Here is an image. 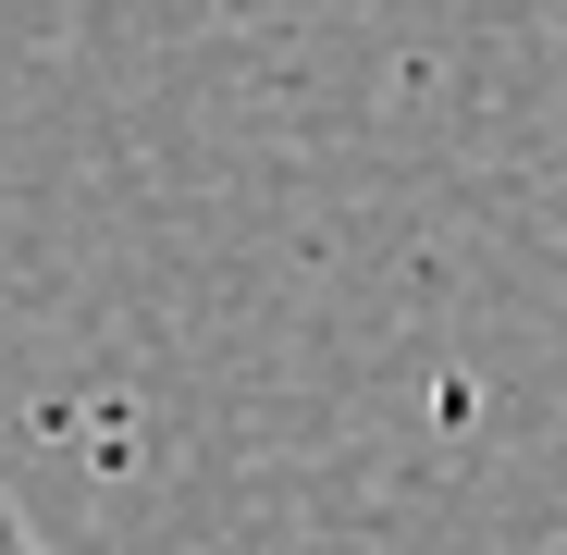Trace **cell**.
I'll list each match as a JSON object with an SVG mask.
<instances>
[{
	"label": "cell",
	"instance_id": "6da1fadb",
	"mask_svg": "<svg viewBox=\"0 0 567 555\" xmlns=\"http://www.w3.org/2000/svg\"><path fill=\"white\" fill-rule=\"evenodd\" d=\"M0 555H50V543L25 531V506H13V494H0Z\"/></svg>",
	"mask_w": 567,
	"mask_h": 555
}]
</instances>
